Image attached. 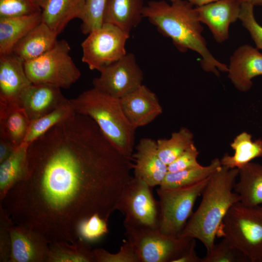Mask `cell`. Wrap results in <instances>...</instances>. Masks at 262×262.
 Returning a JSON list of instances; mask_svg holds the SVG:
<instances>
[{
	"label": "cell",
	"instance_id": "obj_1",
	"mask_svg": "<svg viewBox=\"0 0 262 262\" xmlns=\"http://www.w3.org/2000/svg\"><path fill=\"white\" fill-rule=\"evenodd\" d=\"M27 158L25 178L0 205L14 224L49 243H75L79 223L95 213L108 220L132 178L131 160L76 113L31 143Z\"/></svg>",
	"mask_w": 262,
	"mask_h": 262
},
{
	"label": "cell",
	"instance_id": "obj_2",
	"mask_svg": "<svg viewBox=\"0 0 262 262\" xmlns=\"http://www.w3.org/2000/svg\"><path fill=\"white\" fill-rule=\"evenodd\" d=\"M142 14L162 34L171 39L180 51L190 49L198 53L202 57L200 64L204 71L217 76L219 71L228 72V66L209 50L196 7L187 0H180L170 4L164 0L149 1L144 6Z\"/></svg>",
	"mask_w": 262,
	"mask_h": 262
},
{
	"label": "cell",
	"instance_id": "obj_3",
	"mask_svg": "<svg viewBox=\"0 0 262 262\" xmlns=\"http://www.w3.org/2000/svg\"><path fill=\"white\" fill-rule=\"evenodd\" d=\"M238 173V168H229L221 165L210 176L202 193L201 202L180 236L198 239L207 252L212 248L225 215L232 205L240 201L238 194L232 191Z\"/></svg>",
	"mask_w": 262,
	"mask_h": 262
},
{
	"label": "cell",
	"instance_id": "obj_4",
	"mask_svg": "<svg viewBox=\"0 0 262 262\" xmlns=\"http://www.w3.org/2000/svg\"><path fill=\"white\" fill-rule=\"evenodd\" d=\"M70 100L76 113L92 118L111 144L132 159L136 129L126 117L119 99L93 87Z\"/></svg>",
	"mask_w": 262,
	"mask_h": 262
},
{
	"label": "cell",
	"instance_id": "obj_5",
	"mask_svg": "<svg viewBox=\"0 0 262 262\" xmlns=\"http://www.w3.org/2000/svg\"><path fill=\"white\" fill-rule=\"evenodd\" d=\"M216 237L227 239L249 262H262V207L247 206L240 201L235 203L223 218Z\"/></svg>",
	"mask_w": 262,
	"mask_h": 262
},
{
	"label": "cell",
	"instance_id": "obj_6",
	"mask_svg": "<svg viewBox=\"0 0 262 262\" xmlns=\"http://www.w3.org/2000/svg\"><path fill=\"white\" fill-rule=\"evenodd\" d=\"M70 50L66 40H58L43 55L24 63L26 74L32 83L68 89L75 83L81 73L70 55Z\"/></svg>",
	"mask_w": 262,
	"mask_h": 262
},
{
	"label": "cell",
	"instance_id": "obj_7",
	"mask_svg": "<svg viewBox=\"0 0 262 262\" xmlns=\"http://www.w3.org/2000/svg\"><path fill=\"white\" fill-rule=\"evenodd\" d=\"M210 177L189 187L157 189L159 198L158 229L162 233L173 237L180 236L193 214L196 201L202 195Z\"/></svg>",
	"mask_w": 262,
	"mask_h": 262
},
{
	"label": "cell",
	"instance_id": "obj_8",
	"mask_svg": "<svg viewBox=\"0 0 262 262\" xmlns=\"http://www.w3.org/2000/svg\"><path fill=\"white\" fill-rule=\"evenodd\" d=\"M123 225L125 235L140 262H174L193 238L166 236L158 229Z\"/></svg>",
	"mask_w": 262,
	"mask_h": 262
},
{
	"label": "cell",
	"instance_id": "obj_9",
	"mask_svg": "<svg viewBox=\"0 0 262 262\" xmlns=\"http://www.w3.org/2000/svg\"><path fill=\"white\" fill-rule=\"evenodd\" d=\"M82 41V60L90 70L98 71L127 54L125 46L130 34L118 27L104 23Z\"/></svg>",
	"mask_w": 262,
	"mask_h": 262
},
{
	"label": "cell",
	"instance_id": "obj_10",
	"mask_svg": "<svg viewBox=\"0 0 262 262\" xmlns=\"http://www.w3.org/2000/svg\"><path fill=\"white\" fill-rule=\"evenodd\" d=\"M152 188L135 177L127 183L116 208L125 216L123 225L158 229L159 202L153 196Z\"/></svg>",
	"mask_w": 262,
	"mask_h": 262
},
{
	"label": "cell",
	"instance_id": "obj_11",
	"mask_svg": "<svg viewBox=\"0 0 262 262\" xmlns=\"http://www.w3.org/2000/svg\"><path fill=\"white\" fill-rule=\"evenodd\" d=\"M99 71V77L93 80V87L118 99L143 84V72L132 53H127Z\"/></svg>",
	"mask_w": 262,
	"mask_h": 262
},
{
	"label": "cell",
	"instance_id": "obj_12",
	"mask_svg": "<svg viewBox=\"0 0 262 262\" xmlns=\"http://www.w3.org/2000/svg\"><path fill=\"white\" fill-rule=\"evenodd\" d=\"M10 232L11 251L9 262H47L49 242L43 235L14 223Z\"/></svg>",
	"mask_w": 262,
	"mask_h": 262
},
{
	"label": "cell",
	"instance_id": "obj_13",
	"mask_svg": "<svg viewBox=\"0 0 262 262\" xmlns=\"http://www.w3.org/2000/svg\"><path fill=\"white\" fill-rule=\"evenodd\" d=\"M241 7L238 0H218L196 9L200 22L208 27L215 40L221 43L229 38V26L239 19Z\"/></svg>",
	"mask_w": 262,
	"mask_h": 262
},
{
	"label": "cell",
	"instance_id": "obj_14",
	"mask_svg": "<svg viewBox=\"0 0 262 262\" xmlns=\"http://www.w3.org/2000/svg\"><path fill=\"white\" fill-rule=\"evenodd\" d=\"M69 100L58 87L32 83L21 94L17 104L31 121L52 112Z\"/></svg>",
	"mask_w": 262,
	"mask_h": 262
},
{
	"label": "cell",
	"instance_id": "obj_15",
	"mask_svg": "<svg viewBox=\"0 0 262 262\" xmlns=\"http://www.w3.org/2000/svg\"><path fill=\"white\" fill-rule=\"evenodd\" d=\"M119 101L126 117L136 129L151 123L163 113L156 94L144 84Z\"/></svg>",
	"mask_w": 262,
	"mask_h": 262
},
{
	"label": "cell",
	"instance_id": "obj_16",
	"mask_svg": "<svg viewBox=\"0 0 262 262\" xmlns=\"http://www.w3.org/2000/svg\"><path fill=\"white\" fill-rule=\"evenodd\" d=\"M228 77L238 90L246 92L253 85L252 79L262 75V53L249 45L238 47L231 56Z\"/></svg>",
	"mask_w": 262,
	"mask_h": 262
},
{
	"label": "cell",
	"instance_id": "obj_17",
	"mask_svg": "<svg viewBox=\"0 0 262 262\" xmlns=\"http://www.w3.org/2000/svg\"><path fill=\"white\" fill-rule=\"evenodd\" d=\"M132 158L135 162L133 167L134 177L143 180L151 187L159 186L168 169L158 155L156 141L141 138Z\"/></svg>",
	"mask_w": 262,
	"mask_h": 262
},
{
	"label": "cell",
	"instance_id": "obj_18",
	"mask_svg": "<svg viewBox=\"0 0 262 262\" xmlns=\"http://www.w3.org/2000/svg\"><path fill=\"white\" fill-rule=\"evenodd\" d=\"M32 84L23 61L12 53L0 56V104H17L21 94Z\"/></svg>",
	"mask_w": 262,
	"mask_h": 262
},
{
	"label": "cell",
	"instance_id": "obj_19",
	"mask_svg": "<svg viewBox=\"0 0 262 262\" xmlns=\"http://www.w3.org/2000/svg\"><path fill=\"white\" fill-rule=\"evenodd\" d=\"M58 35L42 21L16 44L12 53L24 63L33 60L51 49Z\"/></svg>",
	"mask_w": 262,
	"mask_h": 262
},
{
	"label": "cell",
	"instance_id": "obj_20",
	"mask_svg": "<svg viewBox=\"0 0 262 262\" xmlns=\"http://www.w3.org/2000/svg\"><path fill=\"white\" fill-rule=\"evenodd\" d=\"M42 22V11L9 17H0V56L12 53L16 44Z\"/></svg>",
	"mask_w": 262,
	"mask_h": 262
},
{
	"label": "cell",
	"instance_id": "obj_21",
	"mask_svg": "<svg viewBox=\"0 0 262 262\" xmlns=\"http://www.w3.org/2000/svg\"><path fill=\"white\" fill-rule=\"evenodd\" d=\"M144 6L143 0H107L103 23L115 25L130 34L143 17Z\"/></svg>",
	"mask_w": 262,
	"mask_h": 262
},
{
	"label": "cell",
	"instance_id": "obj_22",
	"mask_svg": "<svg viewBox=\"0 0 262 262\" xmlns=\"http://www.w3.org/2000/svg\"><path fill=\"white\" fill-rule=\"evenodd\" d=\"M85 0H49L42 10V21L58 35L74 18L82 19Z\"/></svg>",
	"mask_w": 262,
	"mask_h": 262
},
{
	"label": "cell",
	"instance_id": "obj_23",
	"mask_svg": "<svg viewBox=\"0 0 262 262\" xmlns=\"http://www.w3.org/2000/svg\"><path fill=\"white\" fill-rule=\"evenodd\" d=\"M239 169L238 181L233 190L240 202L249 207L262 204V165L249 162Z\"/></svg>",
	"mask_w": 262,
	"mask_h": 262
},
{
	"label": "cell",
	"instance_id": "obj_24",
	"mask_svg": "<svg viewBox=\"0 0 262 262\" xmlns=\"http://www.w3.org/2000/svg\"><path fill=\"white\" fill-rule=\"evenodd\" d=\"M30 121L17 104H0V137L16 147L23 143Z\"/></svg>",
	"mask_w": 262,
	"mask_h": 262
},
{
	"label": "cell",
	"instance_id": "obj_25",
	"mask_svg": "<svg viewBox=\"0 0 262 262\" xmlns=\"http://www.w3.org/2000/svg\"><path fill=\"white\" fill-rule=\"evenodd\" d=\"M28 146L22 143L0 163V201L4 198L11 188L25 178L27 171Z\"/></svg>",
	"mask_w": 262,
	"mask_h": 262
},
{
	"label": "cell",
	"instance_id": "obj_26",
	"mask_svg": "<svg viewBox=\"0 0 262 262\" xmlns=\"http://www.w3.org/2000/svg\"><path fill=\"white\" fill-rule=\"evenodd\" d=\"M252 135L243 131L230 144L234 153L230 156L225 153L220 160L222 165L229 168H241L256 158L262 157V139L253 141Z\"/></svg>",
	"mask_w": 262,
	"mask_h": 262
},
{
	"label": "cell",
	"instance_id": "obj_27",
	"mask_svg": "<svg viewBox=\"0 0 262 262\" xmlns=\"http://www.w3.org/2000/svg\"><path fill=\"white\" fill-rule=\"evenodd\" d=\"M47 262H95L90 243L78 239L74 243H49Z\"/></svg>",
	"mask_w": 262,
	"mask_h": 262
},
{
	"label": "cell",
	"instance_id": "obj_28",
	"mask_svg": "<svg viewBox=\"0 0 262 262\" xmlns=\"http://www.w3.org/2000/svg\"><path fill=\"white\" fill-rule=\"evenodd\" d=\"M218 158L213 159L207 166H200L176 172H167L159 187L178 189L196 184L211 176L220 166Z\"/></svg>",
	"mask_w": 262,
	"mask_h": 262
},
{
	"label": "cell",
	"instance_id": "obj_29",
	"mask_svg": "<svg viewBox=\"0 0 262 262\" xmlns=\"http://www.w3.org/2000/svg\"><path fill=\"white\" fill-rule=\"evenodd\" d=\"M76 112L69 101L52 112L31 121L23 143L29 145L51 128L69 117Z\"/></svg>",
	"mask_w": 262,
	"mask_h": 262
},
{
	"label": "cell",
	"instance_id": "obj_30",
	"mask_svg": "<svg viewBox=\"0 0 262 262\" xmlns=\"http://www.w3.org/2000/svg\"><path fill=\"white\" fill-rule=\"evenodd\" d=\"M194 134L187 128L182 127L174 132L169 139H159L156 141L158 155L162 161L168 165L192 144Z\"/></svg>",
	"mask_w": 262,
	"mask_h": 262
},
{
	"label": "cell",
	"instance_id": "obj_31",
	"mask_svg": "<svg viewBox=\"0 0 262 262\" xmlns=\"http://www.w3.org/2000/svg\"><path fill=\"white\" fill-rule=\"evenodd\" d=\"M246 257L226 238L214 245L202 259L201 262H246Z\"/></svg>",
	"mask_w": 262,
	"mask_h": 262
},
{
	"label": "cell",
	"instance_id": "obj_32",
	"mask_svg": "<svg viewBox=\"0 0 262 262\" xmlns=\"http://www.w3.org/2000/svg\"><path fill=\"white\" fill-rule=\"evenodd\" d=\"M108 221L98 213L82 220L77 227L78 239L89 243L99 240L109 232Z\"/></svg>",
	"mask_w": 262,
	"mask_h": 262
},
{
	"label": "cell",
	"instance_id": "obj_33",
	"mask_svg": "<svg viewBox=\"0 0 262 262\" xmlns=\"http://www.w3.org/2000/svg\"><path fill=\"white\" fill-rule=\"evenodd\" d=\"M107 0H85L81 29L84 34L100 27Z\"/></svg>",
	"mask_w": 262,
	"mask_h": 262
},
{
	"label": "cell",
	"instance_id": "obj_34",
	"mask_svg": "<svg viewBox=\"0 0 262 262\" xmlns=\"http://www.w3.org/2000/svg\"><path fill=\"white\" fill-rule=\"evenodd\" d=\"M95 262H140L139 257L131 244L124 241L120 250L111 253L103 248L93 249Z\"/></svg>",
	"mask_w": 262,
	"mask_h": 262
},
{
	"label": "cell",
	"instance_id": "obj_35",
	"mask_svg": "<svg viewBox=\"0 0 262 262\" xmlns=\"http://www.w3.org/2000/svg\"><path fill=\"white\" fill-rule=\"evenodd\" d=\"M42 10L34 0H0V17L26 15Z\"/></svg>",
	"mask_w": 262,
	"mask_h": 262
},
{
	"label": "cell",
	"instance_id": "obj_36",
	"mask_svg": "<svg viewBox=\"0 0 262 262\" xmlns=\"http://www.w3.org/2000/svg\"><path fill=\"white\" fill-rule=\"evenodd\" d=\"M254 7L251 3H242L239 19L249 32L256 48L262 50V26L255 19Z\"/></svg>",
	"mask_w": 262,
	"mask_h": 262
},
{
	"label": "cell",
	"instance_id": "obj_37",
	"mask_svg": "<svg viewBox=\"0 0 262 262\" xmlns=\"http://www.w3.org/2000/svg\"><path fill=\"white\" fill-rule=\"evenodd\" d=\"M13 224L6 211L0 205V262H9L11 251L10 229Z\"/></svg>",
	"mask_w": 262,
	"mask_h": 262
},
{
	"label": "cell",
	"instance_id": "obj_38",
	"mask_svg": "<svg viewBox=\"0 0 262 262\" xmlns=\"http://www.w3.org/2000/svg\"><path fill=\"white\" fill-rule=\"evenodd\" d=\"M198 154V151L194 144H192L177 159L167 165L168 172H176L201 166L197 161Z\"/></svg>",
	"mask_w": 262,
	"mask_h": 262
},
{
	"label": "cell",
	"instance_id": "obj_39",
	"mask_svg": "<svg viewBox=\"0 0 262 262\" xmlns=\"http://www.w3.org/2000/svg\"><path fill=\"white\" fill-rule=\"evenodd\" d=\"M193 238L189 242L180 256L174 262H201L195 250L196 241Z\"/></svg>",
	"mask_w": 262,
	"mask_h": 262
},
{
	"label": "cell",
	"instance_id": "obj_40",
	"mask_svg": "<svg viewBox=\"0 0 262 262\" xmlns=\"http://www.w3.org/2000/svg\"><path fill=\"white\" fill-rule=\"evenodd\" d=\"M16 148L8 140L0 137V163L6 159Z\"/></svg>",
	"mask_w": 262,
	"mask_h": 262
},
{
	"label": "cell",
	"instance_id": "obj_41",
	"mask_svg": "<svg viewBox=\"0 0 262 262\" xmlns=\"http://www.w3.org/2000/svg\"><path fill=\"white\" fill-rule=\"evenodd\" d=\"M193 6L196 7H200L204 5H206L218 0H186Z\"/></svg>",
	"mask_w": 262,
	"mask_h": 262
},
{
	"label": "cell",
	"instance_id": "obj_42",
	"mask_svg": "<svg viewBox=\"0 0 262 262\" xmlns=\"http://www.w3.org/2000/svg\"><path fill=\"white\" fill-rule=\"evenodd\" d=\"M242 4L243 3H249L255 6H262V0H238Z\"/></svg>",
	"mask_w": 262,
	"mask_h": 262
},
{
	"label": "cell",
	"instance_id": "obj_43",
	"mask_svg": "<svg viewBox=\"0 0 262 262\" xmlns=\"http://www.w3.org/2000/svg\"><path fill=\"white\" fill-rule=\"evenodd\" d=\"M38 6L42 9L45 7L49 0H34Z\"/></svg>",
	"mask_w": 262,
	"mask_h": 262
},
{
	"label": "cell",
	"instance_id": "obj_44",
	"mask_svg": "<svg viewBox=\"0 0 262 262\" xmlns=\"http://www.w3.org/2000/svg\"><path fill=\"white\" fill-rule=\"evenodd\" d=\"M170 1L171 3L172 2H176V1H177L178 0H169Z\"/></svg>",
	"mask_w": 262,
	"mask_h": 262
},
{
	"label": "cell",
	"instance_id": "obj_45",
	"mask_svg": "<svg viewBox=\"0 0 262 262\" xmlns=\"http://www.w3.org/2000/svg\"><path fill=\"white\" fill-rule=\"evenodd\" d=\"M261 207H262V206Z\"/></svg>",
	"mask_w": 262,
	"mask_h": 262
},
{
	"label": "cell",
	"instance_id": "obj_46",
	"mask_svg": "<svg viewBox=\"0 0 262 262\" xmlns=\"http://www.w3.org/2000/svg\"></svg>",
	"mask_w": 262,
	"mask_h": 262
}]
</instances>
